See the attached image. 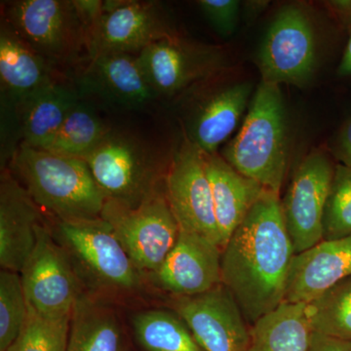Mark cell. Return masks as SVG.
Instances as JSON below:
<instances>
[{
  "label": "cell",
  "instance_id": "cell-1",
  "mask_svg": "<svg viewBox=\"0 0 351 351\" xmlns=\"http://www.w3.org/2000/svg\"><path fill=\"white\" fill-rule=\"evenodd\" d=\"M294 247L278 193L265 191L221 250V284L255 323L285 302Z\"/></svg>",
  "mask_w": 351,
  "mask_h": 351
},
{
  "label": "cell",
  "instance_id": "cell-2",
  "mask_svg": "<svg viewBox=\"0 0 351 351\" xmlns=\"http://www.w3.org/2000/svg\"><path fill=\"white\" fill-rule=\"evenodd\" d=\"M12 168L36 205L56 221L101 219L107 198L84 159L20 145Z\"/></svg>",
  "mask_w": 351,
  "mask_h": 351
},
{
  "label": "cell",
  "instance_id": "cell-3",
  "mask_svg": "<svg viewBox=\"0 0 351 351\" xmlns=\"http://www.w3.org/2000/svg\"><path fill=\"white\" fill-rule=\"evenodd\" d=\"M288 154L287 120L280 87L261 82L241 128L221 156L240 174L279 195Z\"/></svg>",
  "mask_w": 351,
  "mask_h": 351
},
{
  "label": "cell",
  "instance_id": "cell-4",
  "mask_svg": "<svg viewBox=\"0 0 351 351\" xmlns=\"http://www.w3.org/2000/svg\"><path fill=\"white\" fill-rule=\"evenodd\" d=\"M51 232L82 284L112 293L131 292L140 286V271L103 219L56 221Z\"/></svg>",
  "mask_w": 351,
  "mask_h": 351
},
{
  "label": "cell",
  "instance_id": "cell-5",
  "mask_svg": "<svg viewBox=\"0 0 351 351\" xmlns=\"http://www.w3.org/2000/svg\"><path fill=\"white\" fill-rule=\"evenodd\" d=\"M6 23L51 66L75 63L87 52V27L75 0H17L7 4Z\"/></svg>",
  "mask_w": 351,
  "mask_h": 351
},
{
  "label": "cell",
  "instance_id": "cell-6",
  "mask_svg": "<svg viewBox=\"0 0 351 351\" xmlns=\"http://www.w3.org/2000/svg\"><path fill=\"white\" fill-rule=\"evenodd\" d=\"M101 218L112 228L138 271L156 272L179 237L165 186L136 208L107 200Z\"/></svg>",
  "mask_w": 351,
  "mask_h": 351
},
{
  "label": "cell",
  "instance_id": "cell-7",
  "mask_svg": "<svg viewBox=\"0 0 351 351\" xmlns=\"http://www.w3.org/2000/svg\"><path fill=\"white\" fill-rule=\"evenodd\" d=\"M84 160L107 200L136 208L160 189L161 169L154 154L123 134L110 130Z\"/></svg>",
  "mask_w": 351,
  "mask_h": 351
},
{
  "label": "cell",
  "instance_id": "cell-8",
  "mask_svg": "<svg viewBox=\"0 0 351 351\" xmlns=\"http://www.w3.org/2000/svg\"><path fill=\"white\" fill-rule=\"evenodd\" d=\"M20 276L27 306L46 317L71 315L82 294V284L68 255L43 223Z\"/></svg>",
  "mask_w": 351,
  "mask_h": 351
},
{
  "label": "cell",
  "instance_id": "cell-9",
  "mask_svg": "<svg viewBox=\"0 0 351 351\" xmlns=\"http://www.w3.org/2000/svg\"><path fill=\"white\" fill-rule=\"evenodd\" d=\"M177 36L156 1H104L103 12L88 29V58L101 54L138 55L147 46Z\"/></svg>",
  "mask_w": 351,
  "mask_h": 351
},
{
  "label": "cell",
  "instance_id": "cell-10",
  "mask_svg": "<svg viewBox=\"0 0 351 351\" xmlns=\"http://www.w3.org/2000/svg\"><path fill=\"white\" fill-rule=\"evenodd\" d=\"M315 63L311 21L299 7H284L272 21L258 51L262 82L302 87L313 75Z\"/></svg>",
  "mask_w": 351,
  "mask_h": 351
},
{
  "label": "cell",
  "instance_id": "cell-11",
  "mask_svg": "<svg viewBox=\"0 0 351 351\" xmlns=\"http://www.w3.org/2000/svg\"><path fill=\"white\" fill-rule=\"evenodd\" d=\"M164 186L180 230L201 235L221 248L204 152L188 137L171 161Z\"/></svg>",
  "mask_w": 351,
  "mask_h": 351
},
{
  "label": "cell",
  "instance_id": "cell-12",
  "mask_svg": "<svg viewBox=\"0 0 351 351\" xmlns=\"http://www.w3.org/2000/svg\"><path fill=\"white\" fill-rule=\"evenodd\" d=\"M335 167L323 152H311L293 176L281 201L284 221L295 254L323 240V215Z\"/></svg>",
  "mask_w": 351,
  "mask_h": 351
},
{
  "label": "cell",
  "instance_id": "cell-13",
  "mask_svg": "<svg viewBox=\"0 0 351 351\" xmlns=\"http://www.w3.org/2000/svg\"><path fill=\"white\" fill-rule=\"evenodd\" d=\"M138 59L157 98H171L223 69L216 47L188 43L178 36L151 44Z\"/></svg>",
  "mask_w": 351,
  "mask_h": 351
},
{
  "label": "cell",
  "instance_id": "cell-14",
  "mask_svg": "<svg viewBox=\"0 0 351 351\" xmlns=\"http://www.w3.org/2000/svg\"><path fill=\"white\" fill-rule=\"evenodd\" d=\"M176 313L204 351H247L250 330L232 293L223 285L203 294L177 297Z\"/></svg>",
  "mask_w": 351,
  "mask_h": 351
},
{
  "label": "cell",
  "instance_id": "cell-15",
  "mask_svg": "<svg viewBox=\"0 0 351 351\" xmlns=\"http://www.w3.org/2000/svg\"><path fill=\"white\" fill-rule=\"evenodd\" d=\"M221 258L218 245L180 230L177 243L154 277L161 288L177 297L203 294L221 284Z\"/></svg>",
  "mask_w": 351,
  "mask_h": 351
},
{
  "label": "cell",
  "instance_id": "cell-16",
  "mask_svg": "<svg viewBox=\"0 0 351 351\" xmlns=\"http://www.w3.org/2000/svg\"><path fill=\"white\" fill-rule=\"evenodd\" d=\"M41 223L40 208L21 182L4 170L0 182L1 269L20 274L36 246Z\"/></svg>",
  "mask_w": 351,
  "mask_h": 351
},
{
  "label": "cell",
  "instance_id": "cell-17",
  "mask_svg": "<svg viewBox=\"0 0 351 351\" xmlns=\"http://www.w3.org/2000/svg\"><path fill=\"white\" fill-rule=\"evenodd\" d=\"M350 276L351 235L322 240L293 258L286 283L285 302L309 304Z\"/></svg>",
  "mask_w": 351,
  "mask_h": 351
},
{
  "label": "cell",
  "instance_id": "cell-18",
  "mask_svg": "<svg viewBox=\"0 0 351 351\" xmlns=\"http://www.w3.org/2000/svg\"><path fill=\"white\" fill-rule=\"evenodd\" d=\"M204 156L218 225L219 246L223 250L233 232L267 189L240 174L218 154Z\"/></svg>",
  "mask_w": 351,
  "mask_h": 351
},
{
  "label": "cell",
  "instance_id": "cell-19",
  "mask_svg": "<svg viewBox=\"0 0 351 351\" xmlns=\"http://www.w3.org/2000/svg\"><path fill=\"white\" fill-rule=\"evenodd\" d=\"M83 82L105 100L122 107H143L157 98L137 55L114 53L92 58Z\"/></svg>",
  "mask_w": 351,
  "mask_h": 351
},
{
  "label": "cell",
  "instance_id": "cell-20",
  "mask_svg": "<svg viewBox=\"0 0 351 351\" xmlns=\"http://www.w3.org/2000/svg\"><path fill=\"white\" fill-rule=\"evenodd\" d=\"M0 82L2 101L9 104L11 110L25 97L57 82L53 66L5 22L0 29Z\"/></svg>",
  "mask_w": 351,
  "mask_h": 351
},
{
  "label": "cell",
  "instance_id": "cell-21",
  "mask_svg": "<svg viewBox=\"0 0 351 351\" xmlns=\"http://www.w3.org/2000/svg\"><path fill=\"white\" fill-rule=\"evenodd\" d=\"M80 101L73 90L58 82L25 97L12 108L22 138L20 145L46 151Z\"/></svg>",
  "mask_w": 351,
  "mask_h": 351
},
{
  "label": "cell",
  "instance_id": "cell-22",
  "mask_svg": "<svg viewBox=\"0 0 351 351\" xmlns=\"http://www.w3.org/2000/svg\"><path fill=\"white\" fill-rule=\"evenodd\" d=\"M251 93L250 83H241L210 95L196 108L186 137L204 154H217L239 126Z\"/></svg>",
  "mask_w": 351,
  "mask_h": 351
},
{
  "label": "cell",
  "instance_id": "cell-23",
  "mask_svg": "<svg viewBox=\"0 0 351 351\" xmlns=\"http://www.w3.org/2000/svg\"><path fill=\"white\" fill-rule=\"evenodd\" d=\"M311 335L306 304L284 302L254 323L247 351H308Z\"/></svg>",
  "mask_w": 351,
  "mask_h": 351
},
{
  "label": "cell",
  "instance_id": "cell-24",
  "mask_svg": "<svg viewBox=\"0 0 351 351\" xmlns=\"http://www.w3.org/2000/svg\"><path fill=\"white\" fill-rule=\"evenodd\" d=\"M68 351H121V330L114 311L82 293L71 313Z\"/></svg>",
  "mask_w": 351,
  "mask_h": 351
},
{
  "label": "cell",
  "instance_id": "cell-25",
  "mask_svg": "<svg viewBox=\"0 0 351 351\" xmlns=\"http://www.w3.org/2000/svg\"><path fill=\"white\" fill-rule=\"evenodd\" d=\"M136 339L147 351H204L178 315L152 309L133 318Z\"/></svg>",
  "mask_w": 351,
  "mask_h": 351
},
{
  "label": "cell",
  "instance_id": "cell-26",
  "mask_svg": "<svg viewBox=\"0 0 351 351\" xmlns=\"http://www.w3.org/2000/svg\"><path fill=\"white\" fill-rule=\"evenodd\" d=\"M110 132L98 114L80 101L69 113L46 152L84 159Z\"/></svg>",
  "mask_w": 351,
  "mask_h": 351
},
{
  "label": "cell",
  "instance_id": "cell-27",
  "mask_svg": "<svg viewBox=\"0 0 351 351\" xmlns=\"http://www.w3.org/2000/svg\"><path fill=\"white\" fill-rule=\"evenodd\" d=\"M313 332L351 341V276L306 304Z\"/></svg>",
  "mask_w": 351,
  "mask_h": 351
},
{
  "label": "cell",
  "instance_id": "cell-28",
  "mask_svg": "<svg viewBox=\"0 0 351 351\" xmlns=\"http://www.w3.org/2000/svg\"><path fill=\"white\" fill-rule=\"evenodd\" d=\"M71 316L46 317L29 308L22 331L6 351H68Z\"/></svg>",
  "mask_w": 351,
  "mask_h": 351
},
{
  "label": "cell",
  "instance_id": "cell-29",
  "mask_svg": "<svg viewBox=\"0 0 351 351\" xmlns=\"http://www.w3.org/2000/svg\"><path fill=\"white\" fill-rule=\"evenodd\" d=\"M29 313L19 272L0 271V351H6L19 336Z\"/></svg>",
  "mask_w": 351,
  "mask_h": 351
},
{
  "label": "cell",
  "instance_id": "cell-30",
  "mask_svg": "<svg viewBox=\"0 0 351 351\" xmlns=\"http://www.w3.org/2000/svg\"><path fill=\"white\" fill-rule=\"evenodd\" d=\"M351 235V167H335L331 188L323 215V240Z\"/></svg>",
  "mask_w": 351,
  "mask_h": 351
},
{
  "label": "cell",
  "instance_id": "cell-31",
  "mask_svg": "<svg viewBox=\"0 0 351 351\" xmlns=\"http://www.w3.org/2000/svg\"><path fill=\"white\" fill-rule=\"evenodd\" d=\"M201 10L219 34L232 36L239 21L240 2L237 0H200Z\"/></svg>",
  "mask_w": 351,
  "mask_h": 351
},
{
  "label": "cell",
  "instance_id": "cell-32",
  "mask_svg": "<svg viewBox=\"0 0 351 351\" xmlns=\"http://www.w3.org/2000/svg\"><path fill=\"white\" fill-rule=\"evenodd\" d=\"M308 351H351V341L313 332Z\"/></svg>",
  "mask_w": 351,
  "mask_h": 351
},
{
  "label": "cell",
  "instance_id": "cell-33",
  "mask_svg": "<svg viewBox=\"0 0 351 351\" xmlns=\"http://www.w3.org/2000/svg\"><path fill=\"white\" fill-rule=\"evenodd\" d=\"M335 152L341 164L351 167V119L341 129Z\"/></svg>",
  "mask_w": 351,
  "mask_h": 351
},
{
  "label": "cell",
  "instance_id": "cell-34",
  "mask_svg": "<svg viewBox=\"0 0 351 351\" xmlns=\"http://www.w3.org/2000/svg\"><path fill=\"white\" fill-rule=\"evenodd\" d=\"M338 73L341 76L351 75V34L343 59L339 64Z\"/></svg>",
  "mask_w": 351,
  "mask_h": 351
},
{
  "label": "cell",
  "instance_id": "cell-35",
  "mask_svg": "<svg viewBox=\"0 0 351 351\" xmlns=\"http://www.w3.org/2000/svg\"><path fill=\"white\" fill-rule=\"evenodd\" d=\"M125 351H127V350H125Z\"/></svg>",
  "mask_w": 351,
  "mask_h": 351
}]
</instances>
